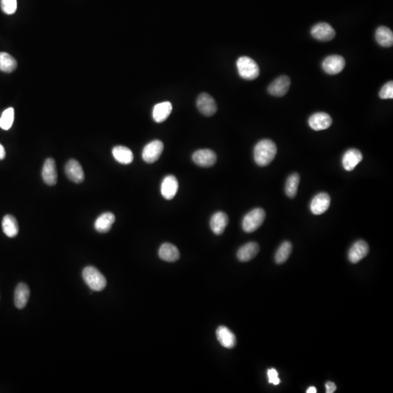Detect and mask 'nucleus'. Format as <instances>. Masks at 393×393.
I'll return each instance as SVG.
<instances>
[{"instance_id":"33","label":"nucleus","mask_w":393,"mask_h":393,"mask_svg":"<svg viewBox=\"0 0 393 393\" xmlns=\"http://www.w3.org/2000/svg\"><path fill=\"white\" fill-rule=\"evenodd\" d=\"M379 97L382 99H393V82H388L384 85L379 92Z\"/></svg>"},{"instance_id":"15","label":"nucleus","mask_w":393,"mask_h":393,"mask_svg":"<svg viewBox=\"0 0 393 393\" xmlns=\"http://www.w3.org/2000/svg\"><path fill=\"white\" fill-rule=\"evenodd\" d=\"M43 181L49 186L56 185L57 183L58 174L56 162L53 158H47L43 165L42 171Z\"/></svg>"},{"instance_id":"23","label":"nucleus","mask_w":393,"mask_h":393,"mask_svg":"<svg viewBox=\"0 0 393 393\" xmlns=\"http://www.w3.org/2000/svg\"><path fill=\"white\" fill-rule=\"evenodd\" d=\"M172 109V104L169 101L159 103V104H156L153 109V119L156 123H163L169 117Z\"/></svg>"},{"instance_id":"37","label":"nucleus","mask_w":393,"mask_h":393,"mask_svg":"<svg viewBox=\"0 0 393 393\" xmlns=\"http://www.w3.org/2000/svg\"><path fill=\"white\" fill-rule=\"evenodd\" d=\"M317 393V389L315 388V387H309L308 388L307 391H306V393Z\"/></svg>"},{"instance_id":"3","label":"nucleus","mask_w":393,"mask_h":393,"mask_svg":"<svg viewBox=\"0 0 393 393\" xmlns=\"http://www.w3.org/2000/svg\"><path fill=\"white\" fill-rule=\"evenodd\" d=\"M237 68L239 75L245 80H255L260 75V67L257 62L248 56H242L238 59Z\"/></svg>"},{"instance_id":"27","label":"nucleus","mask_w":393,"mask_h":393,"mask_svg":"<svg viewBox=\"0 0 393 393\" xmlns=\"http://www.w3.org/2000/svg\"><path fill=\"white\" fill-rule=\"evenodd\" d=\"M1 227L4 233L8 238H15L19 232L17 220L12 215H6L3 218Z\"/></svg>"},{"instance_id":"24","label":"nucleus","mask_w":393,"mask_h":393,"mask_svg":"<svg viewBox=\"0 0 393 393\" xmlns=\"http://www.w3.org/2000/svg\"><path fill=\"white\" fill-rule=\"evenodd\" d=\"M159 257L165 262H176L180 258V253L176 246L173 244L164 243L159 249Z\"/></svg>"},{"instance_id":"22","label":"nucleus","mask_w":393,"mask_h":393,"mask_svg":"<svg viewBox=\"0 0 393 393\" xmlns=\"http://www.w3.org/2000/svg\"><path fill=\"white\" fill-rule=\"evenodd\" d=\"M114 221H115V216L112 213H104L99 216L95 221V229L100 233H107L109 232Z\"/></svg>"},{"instance_id":"4","label":"nucleus","mask_w":393,"mask_h":393,"mask_svg":"<svg viewBox=\"0 0 393 393\" xmlns=\"http://www.w3.org/2000/svg\"><path fill=\"white\" fill-rule=\"evenodd\" d=\"M266 213L261 208H255L245 216L242 220V229L245 232L251 233L257 230L263 224Z\"/></svg>"},{"instance_id":"12","label":"nucleus","mask_w":393,"mask_h":393,"mask_svg":"<svg viewBox=\"0 0 393 393\" xmlns=\"http://www.w3.org/2000/svg\"><path fill=\"white\" fill-rule=\"evenodd\" d=\"M369 252V246L367 242L363 240H360L351 247L348 253V259L351 263H357L364 259Z\"/></svg>"},{"instance_id":"32","label":"nucleus","mask_w":393,"mask_h":393,"mask_svg":"<svg viewBox=\"0 0 393 393\" xmlns=\"http://www.w3.org/2000/svg\"><path fill=\"white\" fill-rule=\"evenodd\" d=\"M17 5V0H1V10L6 14L12 15L16 13Z\"/></svg>"},{"instance_id":"5","label":"nucleus","mask_w":393,"mask_h":393,"mask_svg":"<svg viewBox=\"0 0 393 393\" xmlns=\"http://www.w3.org/2000/svg\"><path fill=\"white\" fill-rule=\"evenodd\" d=\"M163 143L160 140H154L147 144L142 152L143 160L147 163H154L158 160L163 153Z\"/></svg>"},{"instance_id":"1","label":"nucleus","mask_w":393,"mask_h":393,"mask_svg":"<svg viewBox=\"0 0 393 393\" xmlns=\"http://www.w3.org/2000/svg\"><path fill=\"white\" fill-rule=\"evenodd\" d=\"M277 154L276 144L269 139H263L257 143L254 148V160L261 167L269 165Z\"/></svg>"},{"instance_id":"8","label":"nucleus","mask_w":393,"mask_h":393,"mask_svg":"<svg viewBox=\"0 0 393 393\" xmlns=\"http://www.w3.org/2000/svg\"><path fill=\"white\" fill-rule=\"evenodd\" d=\"M345 66V59L339 55L328 56L322 63V68L324 71L327 74L333 75L340 73Z\"/></svg>"},{"instance_id":"31","label":"nucleus","mask_w":393,"mask_h":393,"mask_svg":"<svg viewBox=\"0 0 393 393\" xmlns=\"http://www.w3.org/2000/svg\"><path fill=\"white\" fill-rule=\"evenodd\" d=\"M15 111L13 108L7 109L3 111L1 117H0V128L3 130L8 131L11 129L14 121Z\"/></svg>"},{"instance_id":"9","label":"nucleus","mask_w":393,"mask_h":393,"mask_svg":"<svg viewBox=\"0 0 393 393\" xmlns=\"http://www.w3.org/2000/svg\"><path fill=\"white\" fill-rule=\"evenodd\" d=\"M193 160L199 166L209 168L217 163V156L211 150H199L193 154Z\"/></svg>"},{"instance_id":"11","label":"nucleus","mask_w":393,"mask_h":393,"mask_svg":"<svg viewBox=\"0 0 393 393\" xmlns=\"http://www.w3.org/2000/svg\"><path fill=\"white\" fill-rule=\"evenodd\" d=\"M311 34L319 41L328 42L334 38L336 32L328 23H319L312 28Z\"/></svg>"},{"instance_id":"20","label":"nucleus","mask_w":393,"mask_h":393,"mask_svg":"<svg viewBox=\"0 0 393 393\" xmlns=\"http://www.w3.org/2000/svg\"><path fill=\"white\" fill-rule=\"evenodd\" d=\"M260 249V245L257 242H248L238 250L237 257L240 262H248L258 254Z\"/></svg>"},{"instance_id":"14","label":"nucleus","mask_w":393,"mask_h":393,"mask_svg":"<svg viewBox=\"0 0 393 393\" xmlns=\"http://www.w3.org/2000/svg\"><path fill=\"white\" fill-rule=\"evenodd\" d=\"M330 204V197L328 193H321L314 196L310 204V210L315 215H321L328 211Z\"/></svg>"},{"instance_id":"10","label":"nucleus","mask_w":393,"mask_h":393,"mask_svg":"<svg viewBox=\"0 0 393 393\" xmlns=\"http://www.w3.org/2000/svg\"><path fill=\"white\" fill-rule=\"evenodd\" d=\"M66 175L69 180L76 184H80L85 179V174L83 167L76 160H70L65 166Z\"/></svg>"},{"instance_id":"29","label":"nucleus","mask_w":393,"mask_h":393,"mask_svg":"<svg viewBox=\"0 0 393 393\" xmlns=\"http://www.w3.org/2000/svg\"><path fill=\"white\" fill-rule=\"evenodd\" d=\"M292 252V244L288 241L283 242L282 245L279 247L276 254L275 260L277 263H283L288 260Z\"/></svg>"},{"instance_id":"6","label":"nucleus","mask_w":393,"mask_h":393,"mask_svg":"<svg viewBox=\"0 0 393 393\" xmlns=\"http://www.w3.org/2000/svg\"><path fill=\"white\" fill-rule=\"evenodd\" d=\"M196 107L201 114L211 117L216 114L217 105L214 98L208 93H201L196 100Z\"/></svg>"},{"instance_id":"2","label":"nucleus","mask_w":393,"mask_h":393,"mask_svg":"<svg viewBox=\"0 0 393 393\" xmlns=\"http://www.w3.org/2000/svg\"><path fill=\"white\" fill-rule=\"evenodd\" d=\"M83 278L89 288L94 291H101L107 286V280L94 266H87L83 271Z\"/></svg>"},{"instance_id":"7","label":"nucleus","mask_w":393,"mask_h":393,"mask_svg":"<svg viewBox=\"0 0 393 393\" xmlns=\"http://www.w3.org/2000/svg\"><path fill=\"white\" fill-rule=\"evenodd\" d=\"M291 86V80L288 76H281L275 79L268 87L269 94L276 97H282L288 93Z\"/></svg>"},{"instance_id":"13","label":"nucleus","mask_w":393,"mask_h":393,"mask_svg":"<svg viewBox=\"0 0 393 393\" xmlns=\"http://www.w3.org/2000/svg\"><path fill=\"white\" fill-rule=\"evenodd\" d=\"M332 118L325 112H318L312 114L308 120L309 127L312 130L320 131L328 129L332 124Z\"/></svg>"},{"instance_id":"18","label":"nucleus","mask_w":393,"mask_h":393,"mask_svg":"<svg viewBox=\"0 0 393 393\" xmlns=\"http://www.w3.org/2000/svg\"><path fill=\"white\" fill-rule=\"evenodd\" d=\"M229 223L228 216L225 213L218 211L212 216L210 221V227L214 234L221 235L225 230Z\"/></svg>"},{"instance_id":"34","label":"nucleus","mask_w":393,"mask_h":393,"mask_svg":"<svg viewBox=\"0 0 393 393\" xmlns=\"http://www.w3.org/2000/svg\"><path fill=\"white\" fill-rule=\"evenodd\" d=\"M268 380L270 384L278 385L281 383V379L278 377V373L276 369H270L267 371Z\"/></svg>"},{"instance_id":"26","label":"nucleus","mask_w":393,"mask_h":393,"mask_svg":"<svg viewBox=\"0 0 393 393\" xmlns=\"http://www.w3.org/2000/svg\"><path fill=\"white\" fill-rule=\"evenodd\" d=\"M376 42L382 47H392L393 44V33L387 26H379L375 34Z\"/></svg>"},{"instance_id":"36","label":"nucleus","mask_w":393,"mask_h":393,"mask_svg":"<svg viewBox=\"0 0 393 393\" xmlns=\"http://www.w3.org/2000/svg\"><path fill=\"white\" fill-rule=\"evenodd\" d=\"M5 155V150H4V147L0 144V160H4Z\"/></svg>"},{"instance_id":"25","label":"nucleus","mask_w":393,"mask_h":393,"mask_svg":"<svg viewBox=\"0 0 393 393\" xmlns=\"http://www.w3.org/2000/svg\"><path fill=\"white\" fill-rule=\"evenodd\" d=\"M114 158L118 163L123 165H129L133 160V154L130 149L123 146H117L112 150Z\"/></svg>"},{"instance_id":"19","label":"nucleus","mask_w":393,"mask_h":393,"mask_svg":"<svg viewBox=\"0 0 393 393\" xmlns=\"http://www.w3.org/2000/svg\"><path fill=\"white\" fill-rule=\"evenodd\" d=\"M217 337L221 346L227 349H232L236 345V336L228 328L219 327L217 330Z\"/></svg>"},{"instance_id":"28","label":"nucleus","mask_w":393,"mask_h":393,"mask_svg":"<svg viewBox=\"0 0 393 393\" xmlns=\"http://www.w3.org/2000/svg\"><path fill=\"white\" fill-rule=\"evenodd\" d=\"M17 68V62L16 59L8 53H0V70L6 73L13 72Z\"/></svg>"},{"instance_id":"17","label":"nucleus","mask_w":393,"mask_h":393,"mask_svg":"<svg viewBox=\"0 0 393 393\" xmlns=\"http://www.w3.org/2000/svg\"><path fill=\"white\" fill-rule=\"evenodd\" d=\"M178 189V182L174 175H167L161 184V194L166 199H172L176 195Z\"/></svg>"},{"instance_id":"30","label":"nucleus","mask_w":393,"mask_h":393,"mask_svg":"<svg viewBox=\"0 0 393 393\" xmlns=\"http://www.w3.org/2000/svg\"><path fill=\"white\" fill-rule=\"evenodd\" d=\"M300 182V176L299 174L294 173L289 175L285 183V193L290 198H294L297 194L298 187Z\"/></svg>"},{"instance_id":"21","label":"nucleus","mask_w":393,"mask_h":393,"mask_svg":"<svg viewBox=\"0 0 393 393\" xmlns=\"http://www.w3.org/2000/svg\"><path fill=\"white\" fill-rule=\"evenodd\" d=\"M30 289L25 284H19L14 295V303L18 309H23L29 302Z\"/></svg>"},{"instance_id":"16","label":"nucleus","mask_w":393,"mask_h":393,"mask_svg":"<svg viewBox=\"0 0 393 393\" xmlns=\"http://www.w3.org/2000/svg\"><path fill=\"white\" fill-rule=\"evenodd\" d=\"M363 160V154L357 149L348 150L342 157V165L347 171H352Z\"/></svg>"},{"instance_id":"35","label":"nucleus","mask_w":393,"mask_h":393,"mask_svg":"<svg viewBox=\"0 0 393 393\" xmlns=\"http://www.w3.org/2000/svg\"><path fill=\"white\" fill-rule=\"evenodd\" d=\"M326 389L327 393H333L336 391V386L333 382H328L326 384Z\"/></svg>"}]
</instances>
